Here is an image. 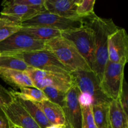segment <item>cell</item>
Listing matches in <instances>:
<instances>
[{
    "label": "cell",
    "instance_id": "cell-1",
    "mask_svg": "<svg viewBox=\"0 0 128 128\" xmlns=\"http://www.w3.org/2000/svg\"><path fill=\"white\" fill-rule=\"evenodd\" d=\"M82 21L94 32V52L92 71L101 81L105 66L108 61V40L110 34L118 30L112 19L102 18L95 14L83 18Z\"/></svg>",
    "mask_w": 128,
    "mask_h": 128
},
{
    "label": "cell",
    "instance_id": "cell-2",
    "mask_svg": "<svg viewBox=\"0 0 128 128\" xmlns=\"http://www.w3.org/2000/svg\"><path fill=\"white\" fill-rule=\"evenodd\" d=\"M46 50L51 51L71 72L74 71H91L85 59L68 40L58 37L46 41Z\"/></svg>",
    "mask_w": 128,
    "mask_h": 128
},
{
    "label": "cell",
    "instance_id": "cell-3",
    "mask_svg": "<svg viewBox=\"0 0 128 128\" xmlns=\"http://www.w3.org/2000/svg\"><path fill=\"white\" fill-rule=\"evenodd\" d=\"M1 54L21 59L32 68L64 74H71V72L60 62L56 56L46 49L30 52Z\"/></svg>",
    "mask_w": 128,
    "mask_h": 128
},
{
    "label": "cell",
    "instance_id": "cell-4",
    "mask_svg": "<svg viewBox=\"0 0 128 128\" xmlns=\"http://www.w3.org/2000/svg\"><path fill=\"white\" fill-rule=\"evenodd\" d=\"M61 36L76 47L92 70L94 52V32L92 29L83 22L82 26L78 29L61 31Z\"/></svg>",
    "mask_w": 128,
    "mask_h": 128
},
{
    "label": "cell",
    "instance_id": "cell-5",
    "mask_svg": "<svg viewBox=\"0 0 128 128\" xmlns=\"http://www.w3.org/2000/svg\"><path fill=\"white\" fill-rule=\"evenodd\" d=\"M82 25L83 21L82 18H66L46 11L40 12L31 19L20 24L21 27L42 26L60 31L76 30L81 28Z\"/></svg>",
    "mask_w": 128,
    "mask_h": 128
},
{
    "label": "cell",
    "instance_id": "cell-6",
    "mask_svg": "<svg viewBox=\"0 0 128 128\" xmlns=\"http://www.w3.org/2000/svg\"><path fill=\"white\" fill-rule=\"evenodd\" d=\"M124 66L121 64L108 61L102 78L100 88L104 94L111 100H118L124 79Z\"/></svg>",
    "mask_w": 128,
    "mask_h": 128
},
{
    "label": "cell",
    "instance_id": "cell-7",
    "mask_svg": "<svg viewBox=\"0 0 128 128\" xmlns=\"http://www.w3.org/2000/svg\"><path fill=\"white\" fill-rule=\"evenodd\" d=\"M31 78L34 87L42 90L47 86L56 88L65 92L74 85L70 74L42 71L30 67L25 71Z\"/></svg>",
    "mask_w": 128,
    "mask_h": 128
},
{
    "label": "cell",
    "instance_id": "cell-8",
    "mask_svg": "<svg viewBox=\"0 0 128 128\" xmlns=\"http://www.w3.org/2000/svg\"><path fill=\"white\" fill-rule=\"evenodd\" d=\"M74 85L81 93H86L92 98L93 104L109 103L111 100L106 97L100 88V81L93 71H78L71 72Z\"/></svg>",
    "mask_w": 128,
    "mask_h": 128
},
{
    "label": "cell",
    "instance_id": "cell-9",
    "mask_svg": "<svg viewBox=\"0 0 128 128\" xmlns=\"http://www.w3.org/2000/svg\"><path fill=\"white\" fill-rule=\"evenodd\" d=\"M45 49L46 41L34 40L20 31L0 42L1 53L30 52Z\"/></svg>",
    "mask_w": 128,
    "mask_h": 128
},
{
    "label": "cell",
    "instance_id": "cell-10",
    "mask_svg": "<svg viewBox=\"0 0 128 128\" xmlns=\"http://www.w3.org/2000/svg\"><path fill=\"white\" fill-rule=\"evenodd\" d=\"M108 61L126 65L128 61V36L124 28L110 34L108 40Z\"/></svg>",
    "mask_w": 128,
    "mask_h": 128
},
{
    "label": "cell",
    "instance_id": "cell-11",
    "mask_svg": "<svg viewBox=\"0 0 128 128\" xmlns=\"http://www.w3.org/2000/svg\"><path fill=\"white\" fill-rule=\"evenodd\" d=\"M80 91L73 85L66 93L64 104L62 107L66 122L72 128H81L82 108L79 102Z\"/></svg>",
    "mask_w": 128,
    "mask_h": 128
},
{
    "label": "cell",
    "instance_id": "cell-12",
    "mask_svg": "<svg viewBox=\"0 0 128 128\" xmlns=\"http://www.w3.org/2000/svg\"><path fill=\"white\" fill-rule=\"evenodd\" d=\"M1 108L10 123L14 126L21 128H41L29 112L14 98L11 103Z\"/></svg>",
    "mask_w": 128,
    "mask_h": 128
},
{
    "label": "cell",
    "instance_id": "cell-13",
    "mask_svg": "<svg viewBox=\"0 0 128 128\" xmlns=\"http://www.w3.org/2000/svg\"><path fill=\"white\" fill-rule=\"evenodd\" d=\"M1 5L3 8L0 14V17L8 19L19 24L40 12L46 11L44 8H36L24 5L8 4L5 1H2Z\"/></svg>",
    "mask_w": 128,
    "mask_h": 128
},
{
    "label": "cell",
    "instance_id": "cell-14",
    "mask_svg": "<svg viewBox=\"0 0 128 128\" xmlns=\"http://www.w3.org/2000/svg\"><path fill=\"white\" fill-rule=\"evenodd\" d=\"M78 0H45L46 11L66 18H80L76 10Z\"/></svg>",
    "mask_w": 128,
    "mask_h": 128
},
{
    "label": "cell",
    "instance_id": "cell-15",
    "mask_svg": "<svg viewBox=\"0 0 128 128\" xmlns=\"http://www.w3.org/2000/svg\"><path fill=\"white\" fill-rule=\"evenodd\" d=\"M0 78L8 84L16 89L34 87L31 78L24 71L0 68Z\"/></svg>",
    "mask_w": 128,
    "mask_h": 128
},
{
    "label": "cell",
    "instance_id": "cell-16",
    "mask_svg": "<svg viewBox=\"0 0 128 128\" xmlns=\"http://www.w3.org/2000/svg\"><path fill=\"white\" fill-rule=\"evenodd\" d=\"M109 128H128V115L119 100H111L108 108Z\"/></svg>",
    "mask_w": 128,
    "mask_h": 128
},
{
    "label": "cell",
    "instance_id": "cell-17",
    "mask_svg": "<svg viewBox=\"0 0 128 128\" xmlns=\"http://www.w3.org/2000/svg\"><path fill=\"white\" fill-rule=\"evenodd\" d=\"M12 97L22 105V107L29 112L40 128H46L51 126V123L47 120L42 109L40 107L39 102L25 100L18 96H12Z\"/></svg>",
    "mask_w": 128,
    "mask_h": 128
},
{
    "label": "cell",
    "instance_id": "cell-18",
    "mask_svg": "<svg viewBox=\"0 0 128 128\" xmlns=\"http://www.w3.org/2000/svg\"><path fill=\"white\" fill-rule=\"evenodd\" d=\"M20 32L28 35L32 38L39 41H47L60 37L61 31L42 26H25L21 27Z\"/></svg>",
    "mask_w": 128,
    "mask_h": 128
},
{
    "label": "cell",
    "instance_id": "cell-19",
    "mask_svg": "<svg viewBox=\"0 0 128 128\" xmlns=\"http://www.w3.org/2000/svg\"><path fill=\"white\" fill-rule=\"evenodd\" d=\"M46 118L51 125L65 124L64 114L62 108L49 100L39 102Z\"/></svg>",
    "mask_w": 128,
    "mask_h": 128
},
{
    "label": "cell",
    "instance_id": "cell-20",
    "mask_svg": "<svg viewBox=\"0 0 128 128\" xmlns=\"http://www.w3.org/2000/svg\"><path fill=\"white\" fill-rule=\"evenodd\" d=\"M109 103H99L91 105L94 121L98 128H108Z\"/></svg>",
    "mask_w": 128,
    "mask_h": 128
},
{
    "label": "cell",
    "instance_id": "cell-21",
    "mask_svg": "<svg viewBox=\"0 0 128 128\" xmlns=\"http://www.w3.org/2000/svg\"><path fill=\"white\" fill-rule=\"evenodd\" d=\"M10 92L12 96L34 102H41L48 100L42 90L35 87L22 88L20 89V92L14 91H10Z\"/></svg>",
    "mask_w": 128,
    "mask_h": 128
},
{
    "label": "cell",
    "instance_id": "cell-22",
    "mask_svg": "<svg viewBox=\"0 0 128 128\" xmlns=\"http://www.w3.org/2000/svg\"><path fill=\"white\" fill-rule=\"evenodd\" d=\"M0 68L25 72L28 70L30 66L21 59L1 54L0 57Z\"/></svg>",
    "mask_w": 128,
    "mask_h": 128
},
{
    "label": "cell",
    "instance_id": "cell-23",
    "mask_svg": "<svg viewBox=\"0 0 128 128\" xmlns=\"http://www.w3.org/2000/svg\"><path fill=\"white\" fill-rule=\"evenodd\" d=\"M20 24L5 18L0 17V42L20 31Z\"/></svg>",
    "mask_w": 128,
    "mask_h": 128
},
{
    "label": "cell",
    "instance_id": "cell-24",
    "mask_svg": "<svg viewBox=\"0 0 128 128\" xmlns=\"http://www.w3.org/2000/svg\"><path fill=\"white\" fill-rule=\"evenodd\" d=\"M41 90L46 95L49 101L59 105L62 108L64 104L66 92L51 86H47Z\"/></svg>",
    "mask_w": 128,
    "mask_h": 128
},
{
    "label": "cell",
    "instance_id": "cell-25",
    "mask_svg": "<svg viewBox=\"0 0 128 128\" xmlns=\"http://www.w3.org/2000/svg\"><path fill=\"white\" fill-rule=\"evenodd\" d=\"M95 2V0H78L76 12L79 18H83L94 13Z\"/></svg>",
    "mask_w": 128,
    "mask_h": 128
},
{
    "label": "cell",
    "instance_id": "cell-26",
    "mask_svg": "<svg viewBox=\"0 0 128 128\" xmlns=\"http://www.w3.org/2000/svg\"><path fill=\"white\" fill-rule=\"evenodd\" d=\"M82 108V124L81 128H98L94 121L91 106H81Z\"/></svg>",
    "mask_w": 128,
    "mask_h": 128
},
{
    "label": "cell",
    "instance_id": "cell-27",
    "mask_svg": "<svg viewBox=\"0 0 128 128\" xmlns=\"http://www.w3.org/2000/svg\"><path fill=\"white\" fill-rule=\"evenodd\" d=\"M44 1L45 0H10V1H5L8 4L24 5V6L36 8H44Z\"/></svg>",
    "mask_w": 128,
    "mask_h": 128
},
{
    "label": "cell",
    "instance_id": "cell-28",
    "mask_svg": "<svg viewBox=\"0 0 128 128\" xmlns=\"http://www.w3.org/2000/svg\"><path fill=\"white\" fill-rule=\"evenodd\" d=\"M118 100L122 109L124 111L125 113L128 115V90L127 82L125 81V80H124L123 84H122V87Z\"/></svg>",
    "mask_w": 128,
    "mask_h": 128
},
{
    "label": "cell",
    "instance_id": "cell-29",
    "mask_svg": "<svg viewBox=\"0 0 128 128\" xmlns=\"http://www.w3.org/2000/svg\"><path fill=\"white\" fill-rule=\"evenodd\" d=\"M13 100L10 91H8L0 84V108L11 103Z\"/></svg>",
    "mask_w": 128,
    "mask_h": 128
},
{
    "label": "cell",
    "instance_id": "cell-30",
    "mask_svg": "<svg viewBox=\"0 0 128 128\" xmlns=\"http://www.w3.org/2000/svg\"><path fill=\"white\" fill-rule=\"evenodd\" d=\"M79 102L81 106H91L93 104V100L91 96L86 93L80 92L78 97Z\"/></svg>",
    "mask_w": 128,
    "mask_h": 128
},
{
    "label": "cell",
    "instance_id": "cell-31",
    "mask_svg": "<svg viewBox=\"0 0 128 128\" xmlns=\"http://www.w3.org/2000/svg\"><path fill=\"white\" fill-rule=\"evenodd\" d=\"M0 128H10V121L1 108H0Z\"/></svg>",
    "mask_w": 128,
    "mask_h": 128
},
{
    "label": "cell",
    "instance_id": "cell-32",
    "mask_svg": "<svg viewBox=\"0 0 128 128\" xmlns=\"http://www.w3.org/2000/svg\"><path fill=\"white\" fill-rule=\"evenodd\" d=\"M46 128H66V124H54L48 126Z\"/></svg>",
    "mask_w": 128,
    "mask_h": 128
},
{
    "label": "cell",
    "instance_id": "cell-33",
    "mask_svg": "<svg viewBox=\"0 0 128 128\" xmlns=\"http://www.w3.org/2000/svg\"><path fill=\"white\" fill-rule=\"evenodd\" d=\"M10 128H19V127H18V126H14V125H12V124L10 123Z\"/></svg>",
    "mask_w": 128,
    "mask_h": 128
},
{
    "label": "cell",
    "instance_id": "cell-34",
    "mask_svg": "<svg viewBox=\"0 0 128 128\" xmlns=\"http://www.w3.org/2000/svg\"><path fill=\"white\" fill-rule=\"evenodd\" d=\"M66 128H71V126L68 124H67L66 122Z\"/></svg>",
    "mask_w": 128,
    "mask_h": 128
},
{
    "label": "cell",
    "instance_id": "cell-35",
    "mask_svg": "<svg viewBox=\"0 0 128 128\" xmlns=\"http://www.w3.org/2000/svg\"><path fill=\"white\" fill-rule=\"evenodd\" d=\"M1 52H0V57H1Z\"/></svg>",
    "mask_w": 128,
    "mask_h": 128
},
{
    "label": "cell",
    "instance_id": "cell-36",
    "mask_svg": "<svg viewBox=\"0 0 128 128\" xmlns=\"http://www.w3.org/2000/svg\"><path fill=\"white\" fill-rule=\"evenodd\" d=\"M108 128H109V127H108Z\"/></svg>",
    "mask_w": 128,
    "mask_h": 128
}]
</instances>
